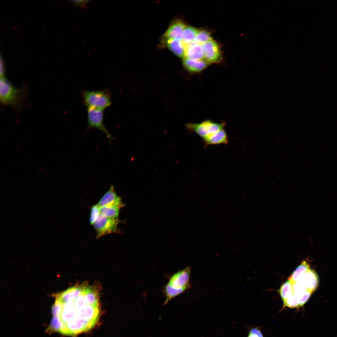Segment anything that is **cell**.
Segmentation results:
<instances>
[{"instance_id": "obj_1", "label": "cell", "mask_w": 337, "mask_h": 337, "mask_svg": "<svg viewBox=\"0 0 337 337\" xmlns=\"http://www.w3.org/2000/svg\"><path fill=\"white\" fill-rule=\"evenodd\" d=\"M190 273L191 267L188 266L178 271L170 277L164 288L166 297L164 305L189 288Z\"/></svg>"}, {"instance_id": "obj_2", "label": "cell", "mask_w": 337, "mask_h": 337, "mask_svg": "<svg viewBox=\"0 0 337 337\" xmlns=\"http://www.w3.org/2000/svg\"><path fill=\"white\" fill-rule=\"evenodd\" d=\"M82 95L87 108L104 110L111 104L110 93L106 90H85Z\"/></svg>"}, {"instance_id": "obj_3", "label": "cell", "mask_w": 337, "mask_h": 337, "mask_svg": "<svg viewBox=\"0 0 337 337\" xmlns=\"http://www.w3.org/2000/svg\"><path fill=\"white\" fill-rule=\"evenodd\" d=\"M0 77L1 102L3 105L13 107L17 105L23 98L22 90L14 87L5 76Z\"/></svg>"}, {"instance_id": "obj_4", "label": "cell", "mask_w": 337, "mask_h": 337, "mask_svg": "<svg viewBox=\"0 0 337 337\" xmlns=\"http://www.w3.org/2000/svg\"><path fill=\"white\" fill-rule=\"evenodd\" d=\"M224 125L223 123H217L208 120L200 123H188L186 127L188 130L203 139L224 129Z\"/></svg>"}, {"instance_id": "obj_5", "label": "cell", "mask_w": 337, "mask_h": 337, "mask_svg": "<svg viewBox=\"0 0 337 337\" xmlns=\"http://www.w3.org/2000/svg\"><path fill=\"white\" fill-rule=\"evenodd\" d=\"M120 221L118 218L106 217L100 213L92 224L98 238L105 235L118 232L117 226Z\"/></svg>"}, {"instance_id": "obj_6", "label": "cell", "mask_w": 337, "mask_h": 337, "mask_svg": "<svg viewBox=\"0 0 337 337\" xmlns=\"http://www.w3.org/2000/svg\"><path fill=\"white\" fill-rule=\"evenodd\" d=\"M88 123L86 131L97 129L104 133L110 140L114 139L105 126L103 121V110L87 108Z\"/></svg>"}, {"instance_id": "obj_7", "label": "cell", "mask_w": 337, "mask_h": 337, "mask_svg": "<svg viewBox=\"0 0 337 337\" xmlns=\"http://www.w3.org/2000/svg\"><path fill=\"white\" fill-rule=\"evenodd\" d=\"M202 47L203 57L207 62L217 63L221 58V53L219 46L214 41L211 40L203 44Z\"/></svg>"}, {"instance_id": "obj_8", "label": "cell", "mask_w": 337, "mask_h": 337, "mask_svg": "<svg viewBox=\"0 0 337 337\" xmlns=\"http://www.w3.org/2000/svg\"><path fill=\"white\" fill-rule=\"evenodd\" d=\"M125 206L119 197L116 200L100 208V213L110 218H118L120 209Z\"/></svg>"}, {"instance_id": "obj_9", "label": "cell", "mask_w": 337, "mask_h": 337, "mask_svg": "<svg viewBox=\"0 0 337 337\" xmlns=\"http://www.w3.org/2000/svg\"><path fill=\"white\" fill-rule=\"evenodd\" d=\"M186 27L185 24L182 20L178 19L174 20L164 34V39H178L181 40L182 33Z\"/></svg>"}, {"instance_id": "obj_10", "label": "cell", "mask_w": 337, "mask_h": 337, "mask_svg": "<svg viewBox=\"0 0 337 337\" xmlns=\"http://www.w3.org/2000/svg\"><path fill=\"white\" fill-rule=\"evenodd\" d=\"M185 57L189 59L200 60L203 57L202 46L193 42L185 45Z\"/></svg>"}, {"instance_id": "obj_11", "label": "cell", "mask_w": 337, "mask_h": 337, "mask_svg": "<svg viewBox=\"0 0 337 337\" xmlns=\"http://www.w3.org/2000/svg\"><path fill=\"white\" fill-rule=\"evenodd\" d=\"M305 286L307 290L312 292L316 289L318 283V279L316 273L311 269H309L300 279Z\"/></svg>"}, {"instance_id": "obj_12", "label": "cell", "mask_w": 337, "mask_h": 337, "mask_svg": "<svg viewBox=\"0 0 337 337\" xmlns=\"http://www.w3.org/2000/svg\"><path fill=\"white\" fill-rule=\"evenodd\" d=\"M184 67L192 73H198L204 70L207 66L208 63L202 60H197L184 57L183 60Z\"/></svg>"}, {"instance_id": "obj_13", "label": "cell", "mask_w": 337, "mask_h": 337, "mask_svg": "<svg viewBox=\"0 0 337 337\" xmlns=\"http://www.w3.org/2000/svg\"><path fill=\"white\" fill-rule=\"evenodd\" d=\"M203 140L207 145L227 144L228 142L227 134L224 129L203 139Z\"/></svg>"}, {"instance_id": "obj_14", "label": "cell", "mask_w": 337, "mask_h": 337, "mask_svg": "<svg viewBox=\"0 0 337 337\" xmlns=\"http://www.w3.org/2000/svg\"><path fill=\"white\" fill-rule=\"evenodd\" d=\"M166 40V45L175 55L179 57L185 56V45L180 39H170Z\"/></svg>"}, {"instance_id": "obj_15", "label": "cell", "mask_w": 337, "mask_h": 337, "mask_svg": "<svg viewBox=\"0 0 337 337\" xmlns=\"http://www.w3.org/2000/svg\"><path fill=\"white\" fill-rule=\"evenodd\" d=\"M85 300L86 304L99 306V299L97 292L90 287H82Z\"/></svg>"}, {"instance_id": "obj_16", "label": "cell", "mask_w": 337, "mask_h": 337, "mask_svg": "<svg viewBox=\"0 0 337 337\" xmlns=\"http://www.w3.org/2000/svg\"><path fill=\"white\" fill-rule=\"evenodd\" d=\"M82 288V287H71L62 293L57 299L63 302L73 301L79 296Z\"/></svg>"}, {"instance_id": "obj_17", "label": "cell", "mask_w": 337, "mask_h": 337, "mask_svg": "<svg viewBox=\"0 0 337 337\" xmlns=\"http://www.w3.org/2000/svg\"><path fill=\"white\" fill-rule=\"evenodd\" d=\"M310 269L309 265L306 261H303L294 271L288 280L293 284L300 280L304 274Z\"/></svg>"}, {"instance_id": "obj_18", "label": "cell", "mask_w": 337, "mask_h": 337, "mask_svg": "<svg viewBox=\"0 0 337 337\" xmlns=\"http://www.w3.org/2000/svg\"><path fill=\"white\" fill-rule=\"evenodd\" d=\"M119 197L115 191L114 186L111 184L109 190L102 196L97 204L101 207L115 201Z\"/></svg>"}, {"instance_id": "obj_19", "label": "cell", "mask_w": 337, "mask_h": 337, "mask_svg": "<svg viewBox=\"0 0 337 337\" xmlns=\"http://www.w3.org/2000/svg\"><path fill=\"white\" fill-rule=\"evenodd\" d=\"M199 31L193 27L188 26L184 29L181 36V40L186 45L193 41Z\"/></svg>"}, {"instance_id": "obj_20", "label": "cell", "mask_w": 337, "mask_h": 337, "mask_svg": "<svg viewBox=\"0 0 337 337\" xmlns=\"http://www.w3.org/2000/svg\"><path fill=\"white\" fill-rule=\"evenodd\" d=\"M293 285L291 282L288 280L281 286L279 290V292L283 301L286 299L293 294Z\"/></svg>"}, {"instance_id": "obj_21", "label": "cell", "mask_w": 337, "mask_h": 337, "mask_svg": "<svg viewBox=\"0 0 337 337\" xmlns=\"http://www.w3.org/2000/svg\"><path fill=\"white\" fill-rule=\"evenodd\" d=\"M212 40V37L209 32L205 30L198 32L195 36L193 42L201 45Z\"/></svg>"}, {"instance_id": "obj_22", "label": "cell", "mask_w": 337, "mask_h": 337, "mask_svg": "<svg viewBox=\"0 0 337 337\" xmlns=\"http://www.w3.org/2000/svg\"><path fill=\"white\" fill-rule=\"evenodd\" d=\"M283 307H287L290 308H298L299 306L296 295L293 294L290 296L283 301Z\"/></svg>"}, {"instance_id": "obj_23", "label": "cell", "mask_w": 337, "mask_h": 337, "mask_svg": "<svg viewBox=\"0 0 337 337\" xmlns=\"http://www.w3.org/2000/svg\"><path fill=\"white\" fill-rule=\"evenodd\" d=\"M312 292L308 290L295 295L297 297L300 307L303 305L309 299Z\"/></svg>"}, {"instance_id": "obj_24", "label": "cell", "mask_w": 337, "mask_h": 337, "mask_svg": "<svg viewBox=\"0 0 337 337\" xmlns=\"http://www.w3.org/2000/svg\"><path fill=\"white\" fill-rule=\"evenodd\" d=\"M100 207L97 204L93 205L91 209L90 222L92 225L100 214Z\"/></svg>"}, {"instance_id": "obj_25", "label": "cell", "mask_w": 337, "mask_h": 337, "mask_svg": "<svg viewBox=\"0 0 337 337\" xmlns=\"http://www.w3.org/2000/svg\"><path fill=\"white\" fill-rule=\"evenodd\" d=\"M293 293L297 295L307 290L302 282L300 280L293 284Z\"/></svg>"}, {"instance_id": "obj_26", "label": "cell", "mask_w": 337, "mask_h": 337, "mask_svg": "<svg viewBox=\"0 0 337 337\" xmlns=\"http://www.w3.org/2000/svg\"><path fill=\"white\" fill-rule=\"evenodd\" d=\"M70 1L76 6L80 8L87 9V5L91 1L90 0H71Z\"/></svg>"}, {"instance_id": "obj_27", "label": "cell", "mask_w": 337, "mask_h": 337, "mask_svg": "<svg viewBox=\"0 0 337 337\" xmlns=\"http://www.w3.org/2000/svg\"><path fill=\"white\" fill-rule=\"evenodd\" d=\"M247 337H264L260 330L257 327L251 329Z\"/></svg>"}, {"instance_id": "obj_28", "label": "cell", "mask_w": 337, "mask_h": 337, "mask_svg": "<svg viewBox=\"0 0 337 337\" xmlns=\"http://www.w3.org/2000/svg\"><path fill=\"white\" fill-rule=\"evenodd\" d=\"M0 77L5 76V67L4 60L2 57L1 55L0 57Z\"/></svg>"}]
</instances>
